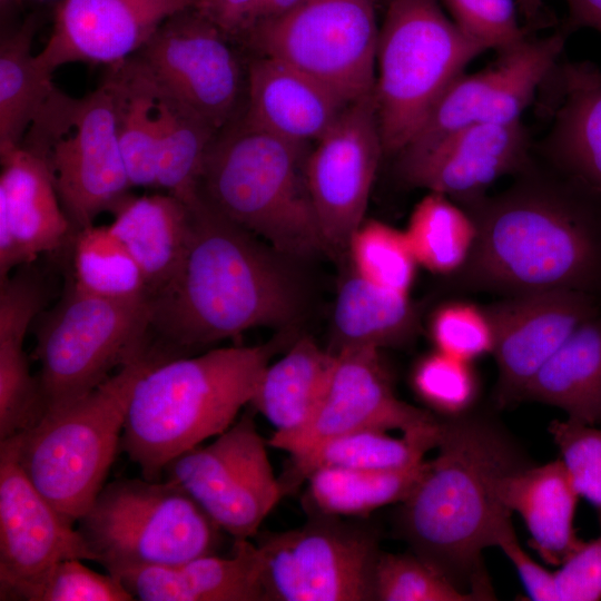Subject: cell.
Listing matches in <instances>:
<instances>
[{
  "label": "cell",
  "instance_id": "1",
  "mask_svg": "<svg viewBox=\"0 0 601 601\" xmlns=\"http://www.w3.org/2000/svg\"><path fill=\"white\" fill-rule=\"evenodd\" d=\"M436 449L401 503L400 534L456 588L475 600L495 599L482 553L515 532L497 484L531 463L504 427L466 413L442 418Z\"/></svg>",
  "mask_w": 601,
  "mask_h": 601
},
{
  "label": "cell",
  "instance_id": "2",
  "mask_svg": "<svg viewBox=\"0 0 601 601\" xmlns=\"http://www.w3.org/2000/svg\"><path fill=\"white\" fill-rule=\"evenodd\" d=\"M183 267L151 300V326L174 348H197L260 326L289 327L299 285L285 256L233 223L199 194Z\"/></svg>",
  "mask_w": 601,
  "mask_h": 601
},
{
  "label": "cell",
  "instance_id": "3",
  "mask_svg": "<svg viewBox=\"0 0 601 601\" xmlns=\"http://www.w3.org/2000/svg\"><path fill=\"white\" fill-rule=\"evenodd\" d=\"M568 190L514 188L480 209L473 265L489 285L518 294L601 289V203Z\"/></svg>",
  "mask_w": 601,
  "mask_h": 601
},
{
  "label": "cell",
  "instance_id": "4",
  "mask_svg": "<svg viewBox=\"0 0 601 601\" xmlns=\"http://www.w3.org/2000/svg\"><path fill=\"white\" fill-rule=\"evenodd\" d=\"M294 337L230 346L193 357H174L148 370L129 402L121 449L142 477L160 480L177 456L216 437L254 395L272 358Z\"/></svg>",
  "mask_w": 601,
  "mask_h": 601
},
{
  "label": "cell",
  "instance_id": "5",
  "mask_svg": "<svg viewBox=\"0 0 601 601\" xmlns=\"http://www.w3.org/2000/svg\"><path fill=\"white\" fill-rule=\"evenodd\" d=\"M308 146L245 122L219 130L204 159L198 194L219 214L288 259L325 252L306 179Z\"/></svg>",
  "mask_w": 601,
  "mask_h": 601
},
{
  "label": "cell",
  "instance_id": "6",
  "mask_svg": "<svg viewBox=\"0 0 601 601\" xmlns=\"http://www.w3.org/2000/svg\"><path fill=\"white\" fill-rule=\"evenodd\" d=\"M167 358L150 344L96 388L21 433L20 461L46 499L75 524L89 509L121 447L134 387Z\"/></svg>",
  "mask_w": 601,
  "mask_h": 601
},
{
  "label": "cell",
  "instance_id": "7",
  "mask_svg": "<svg viewBox=\"0 0 601 601\" xmlns=\"http://www.w3.org/2000/svg\"><path fill=\"white\" fill-rule=\"evenodd\" d=\"M485 49L440 0H388L380 27L376 110L385 155H398L465 67Z\"/></svg>",
  "mask_w": 601,
  "mask_h": 601
},
{
  "label": "cell",
  "instance_id": "8",
  "mask_svg": "<svg viewBox=\"0 0 601 601\" xmlns=\"http://www.w3.org/2000/svg\"><path fill=\"white\" fill-rule=\"evenodd\" d=\"M77 523L93 561L110 574L216 553L223 532L168 479H119L105 484Z\"/></svg>",
  "mask_w": 601,
  "mask_h": 601
},
{
  "label": "cell",
  "instance_id": "9",
  "mask_svg": "<svg viewBox=\"0 0 601 601\" xmlns=\"http://www.w3.org/2000/svg\"><path fill=\"white\" fill-rule=\"evenodd\" d=\"M20 146L45 162L75 231L93 225L131 188L107 79L80 98L55 87Z\"/></svg>",
  "mask_w": 601,
  "mask_h": 601
},
{
  "label": "cell",
  "instance_id": "10",
  "mask_svg": "<svg viewBox=\"0 0 601 601\" xmlns=\"http://www.w3.org/2000/svg\"><path fill=\"white\" fill-rule=\"evenodd\" d=\"M150 326L149 298L100 297L69 282L37 336L43 416L86 395L145 349Z\"/></svg>",
  "mask_w": 601,
  "mask_h": 601
},
{
  "label": "cell",
  "instance_id": "11",
  "mask_svg": "<svg viewBox=\"0 0 601 601\" xmlns=\"http://www.w3.org/2000/svg\"><path fill=\"white\" fill-rule=\"evenodd\" d=\"M377 0H304L237 42L315 79L345 104L375 87Z\"/></svg>",
  "mask_w": 601,
  "mask_h": 601
},
{
  "label": "cell",
  "instance_id": "12",
  "mask_svg": "<svg viewBox=\"0 0 601 601\" xmlns=\"http://www.w3.org/2000/svg\"><path fill=\"white\" fill-rule=\"evenodd\" d=\"M264 601H374L382 552L370 528L309 515L302 526L256 534Z\"/></svg>",
  "mask_w": 601,
  "mask_h": 601
},
{
  "label": "cell",
  "instance_id": "13",
  "mask_svg": "<svg viewBox=\"0 0 601 601\" xmlns=\"http://www.w3.org/2000/svg\"><path fill=\"white\" fill-rule=\"evenodd\" d=\"M267 446L253 416L243 414L211 443L177 456L164 472L223 532L250 540L287 492Z\"/></svg>",
  "mask_w": 601,
  "mask_h": 601
},
{
  "label": "cell",
  "instance_id": "14",
  "mask_svg": "<svg viewBox=\"0 0 601 601\" xmlns=\"http://www.w3.org/2000/svg\"><path fill=\"white\" fill-rule=\"evenodd\" d=\"M231 41L199 10L188 9L168 18L132 57L161 93L218 132L245 107L246 68Z\"/></svg>",
  "mask_w": 601,
  "mask_h": 601
},
{
  "label": "cell",
  "instance_id": "15",
  "mask_svg": "<svg viewBox=\"0 0 601 601\" xmlns=\"http://www.w3.org/2000/svg\"><path fill=\"white\" fill-rule=\"evenodd\" d=\"M306 179L325 252L343 256L363 224L384 154L374 90L348 104L316 141Z\"/></svg>",
  "mask_w": 601,
  "mask_h": 601
},
{
  "label": "cell",
  "instance_id": "16",
  "mask_svg": "<svg viewBox=\"0 0 601 601\" xmlns=\"http://www.w3.org/2000/svg\"><path fill=\"white\" fill-rule=\"evenodd\" d=\"M569 32L564 28L543 38H526L499 53V59L485 69L459 76L398 158L417 156L467 126L522 120V114L562 59Z\"/></svg>",
  "mask_w": 601,
  "mask_h": 601
},
{
  "label": "cell",
  "instance_id": "17",
  "mask_svg": "<svg viewBox=\"0 0 601 601\" xmlns=\"http://www.w3.org/2000/svg\"><path fill=\"white\" fill-rule=\"evenodd\" d=\"M20 434L0 441V599L19 600L66 559L93 561L82 535L46 499L20 461Z\"/></svg>",
  "mask_w": 601,
  "mask_h": 601
},
{
  "label": "cell",
  "instance_id": "18",
  "mask_svg": "<svg viewBox=\"0 0 601 601\" xmlns=\"http://www.w3.org/2000/svg\"><path fill=\"white\" fill-rule=\"evenodd\" d=\"M334 354L326 387L311 422L284 450L290 456L325 440L361 430H397L402 434L440 432L442 418L396 397L378 349L354 347Z\"/></svg>",
  "mask_w": 601,
  "mask_h": 601
},
{
  "label": "cell",
  "instance_id": "19",
  "mask_svg": "<svg viewBox=\"0 0 601 601\" xmlns=\"http://www.w3.org/2000/svg\"><path fill=\"white\" fill-rule=\"evenodd\" d=\"M201 0H61L52 31L36 53L49 73L67 63L114 66L135 56L171 16Z\"/></svg>",
  "mask_w": 601,
  "mask_h": 601
},
{
  "label": "cell",
  "instance_id": "20",
  "mask_svg": "<svg viewBox=\"0 0 601 601\" xmlns=\"http://www.w3.org/2000/svg\"><path fill=\"white\" fill-rule=\"evenodd\" d=\"M595 296L572 289L518 294L491 307L489 318L499 368V402L522 398L538 371L598 311Z\"/></svg>",
  "mask_w": 601,
  "mask_h": 601
},
{
  "label": "cell",
  "instance_id": "21",
  "mask_svg": "<svg viewBox=\"0 0 601 601\" xmlns=\"http://www.w3.org/2000/svg\"><path fill=\"white\" fill-rule=\"evenodd\" d=\"M530 147L522 120L477 124L417 156L398 158V169L410 185L474 204L495 180L524 167Z\"/></svg>",
  "mask_w": 601,
  "mask_h": 601
},
{
  "label": "cell",
  "instance_id": "22",
  "mask_svg": "<svg viewBox=\"0 0 601 601\" xmlns=\"http://www.w3.org/2000/svg\"><path fill=\"white\" fill-rule=\"evenodd\" d=\"M0 280L40 254L62 247L75 229L45 162L19 146L0 152Z\"/></svg>",
  "mask_w": 601,
  "mask_h": 601
},
{
  "label": "cell",
  "instance_id": "23",
  "mask_svg": "<svg viewBox=\"0 0 601 601\" xmlns=\"http://www.w3.org/2000/svg\"><path fill=\"white\" fill-rule=\"evenodd\" d=\"M542 89L551 117L545 150L572 184L601 201L600 68L561 59Z\"/></svg>",
  "mask_w": 601,
  "mask_h": 601
},
{
  "label": "cell",
  "instance_id": "24",
  "mask_svg": "<svg viewBox=\"0 0 601 601\" xmlns=\"http://www.w3.org/2000/svg\"><path fill=\"white\" fill-rule=\"evenodd\" d=\"M246 75L243 120L298 145L309 147L318 141L348 105L315 79L272 57L255 55Z\"/></svg>",
  "mask_w": 601,
  "mask_h": 601
},
{
  "label": "cell",
  "instance_id": "25",
  "mask_svg": "<svg viewBox=\"0 0 601 601\" xmlns=\"http://www.w3.org/2000/svg\"><path fill=\"white\" fill-rule=\"evenodd\" d=\"M260 570L259 551L250 539L234 540L228 556L208 553L112 575L141 601H264Z\"/></svg>",
  "mask_w": 601,
  "mask_h": 601
},
{
  "label": "cell",
  "instance_id": "26",
  "mask_svg": "<svg viewBox=\"0 0 601 601\" xmlns=\"http://www.w3.org/2000/svg\"><path fill=\"white\" fill-rule=\"evenodd\" d=\"M110 213L108 227L138 264L154 300L177 278L186 258L193 230L189 205L168 193H128Z\"/></svg>",
  "mask_w": 601,
  "mask_h": 601
},
{
  "label": "cell",
  "instance_id": "27",
  "mask_svg": "<svg viewBox=\"0 0 601 601\" xmlns=\"http://www.w3.org/2000/svg\"><path fill=\"white\" fill-rule=\"evenodd\" d=\"M45 304L38 276L19 269L0 280V441L35 427L45 408L23 348L32 319Z\"/></svg>",
  "mask_w": 601,
  "mask_h": 601
},
{
  "label": "cell",
  "instance_id": "28",
  "mask_svg": "<svg viewBox=\"0 0 601 601\" xmlns=\"http://www.w3.org/2000/svg\"><path fill=\"white\" fill-rule=\"evenodd\" d=\"M501 502L524 521L531 546L552 565H561L583 543L574 530L579 493L561 459L526 465L497 484Z\"/></svg>",
  "mask_w": 601,
  "mask_h": 601
},
{
  "label": "cell",
  "instance_id": "29",
  "mask_svg": "<svg viewBox=\"0 0 601 601\" xmlns=\"http://www.w3.org/2000/svg\"><path fill=\"white\" fill-rule=\"evenodd\" d=\"M335 354L303 336L263 371L250 403L274 427L269 446L284 451L311 422Z\"/></svg>",
  "mask_w": 601,
  "mask_h": 601
},
{
  "label": "cell",
  "instance_id": "30",
  "mask_svg": "<svg viewBox=\"0 0 601 601\" xmlns=\"http://www.w3.org/2000/svg\"><path fill=\"white\" fill-rule=\"evenodd\" d=\"M522 398L556 406L583 424H601L600 313L574 329L530 381Z\"/></svg>",
  "mask_w": 601,
  "mask_h": 601
},
{
  "label": "cell",
  "instance_id": "31",
  "mask_svg": "<svg viewBox=\"0 0 601 601\" xmlns=\"http://www.w3.org/2000/svg\"><path fill=\"white\" fill-rule=\"evenodd\" d=\"M415 319L407 294L381 287L353 269L338 288L329 351L401 344L413 333Z\"/></svg>",
  "mask_w": 601,
  "mask_h": 601
},
{
  "label": "cell",
  "instance_id": "32",
  "mask_svg": "<svg viewBox=\"0 0 601 601\" xmlns=\"http://www.w3.org/2000/svg\"><path fill=\"white\" fill-rule=\"evenodd\" d=\"M116 130L131 187L156 188L158 155L157 89L134 58L110 66Z\"/></svg>",
  "mask_w": 601,
  "mask_h": 601
},
{
  "label": "cell",
  "instance_id": "33",
  "mask_svg": "<svg viewBox=\"0 0 601 601\" xmlns=\"http://www.w3.org/2000/svg\"><path fill=\"white\" fill-rule=\"evenodd\" d=\"M427 460L395 470H358L324 466L304 480V509L308 515L365 516L402 503L421 479Z\"/></svg>",
  "mask_w": 601,
  "mask_h": 601
},
{
  "label": "cell",
  "instance_id": "34",
  "mask_svg": "<svg viewBox=\"0 0 601 601\" xmlns=\"http://www.w3.org/2000/svg\"><path fill=\"white\" fill-rule=\"evenodd\" d=\"M437 433L402 434L394 437L386 431L361 430L321 442L312 449L290 456V467L282 480L286 491L303 483L315 469L324 466L358 470H395L424 461L436 449Z\"/></svg>",
  "mask_w": 601,
  "mask_h": 601
},
{
  "label": "cell",
  "instance_id": "35",
  "mask_svg": "<svg viewBox=\"0 0 601 601\" xmlns=\"http://www.w3.org/2000/svg\"><path fill=\"white\" fill-rule=\"evenodd\" d=\"M35 17L0 41V152L19 147L33 118L52 89V75L32 52Z\"/></svg>",
  "mask_w": 601,
  "mask_h": 601
},
{
  "label": "cell",
  "instance_id": "36",
  "mask_svg": "<svg viewBox=\"0 0 601 601\" xmlns=\"http://www.w3.org/2000/svg\"><path fill=\"white\" fill-rule=\"evenodd\" d=\"M157 114L156 188L188 203L198 195L204 159L217 132L158 89Z\"/></svg>",
  "mask_w": 601,
  "mask_h": 601
},
{
  "label": "cell",
  "instance_id": "37",
  "mask_svg": "<svg viewBox=\"0 0 601 601\" xmlns=\"http://www.w3.org/2000/svg\"><path fill=\"white\" fill-rule=\"evenodd\" d=\"M71 282L100 297L149 298L141 269L108 225H91L75 233Z\"/></svg>",
  "mask_w": 601,
  "mask_h": 601
},
{
  "label": "cell",
  "instance_id": "38",
  "mask_svg": "<svg viewBox=\"0 0 601 601\" xmlns=\"http://www.w3.org/2000/svg\"><path fill=\"white\" fill-rule=\"evenodd\" d=\"M405 235L418 264L450 273L470 256L476 226L449 197L430 193L415 206Z\"/></svg>",
  "mask_w": 601,
  "mask_h": 601
},
{
  "label": "cell",
  "instance_id": "39",
  "mask_svg": "<svg viewBox=\"0 0 601 601\" xmlns=\"http://www.w3.org/2000/svg\"><path fill=\"white\" fill-rule=\"evenodd\" d=\"M347 254L353 269L362 277L381 287L408 293L417 260L405 231L381 221L363 223L353 235Z\"/></svg>",
  "mask_w": 601,
  "mask_h": 601
},
{
  "label": "cell",
  "instance_id": "40",
  "mask_svg": "<svg viewBox=\"0 0 601 601\" xmlns=\"http://www.w3.org/2000/svg\"><path fill=\"white\" fill-rule=\"evenodd\" d=\"M373 594L374 601L475 600L413 552H381L374 572Z\"/></svg>",
  "mask_w": 601,
  "mask_h": 601
},
{
  "label": "cell",
  "instance_id": "41",
  "mask_svg": "<svg viewBox=\"0 0 601 601\" xmlns=\"http://www.w3.org/2000/svg\"><path fill=\"white\" fill-rule=\"evenodd\" d=\"M80 559H66L52 566L38 582L24 590L27 601H131L122 582L108 573H98Z\"/></svg>",
  "mask_w": 601,
  "mask_h": 601
},
{
  "label": "cell",
  "instance_id": "42",
  "mask_svg": "<svg viewBox=\"0 0 601 601\" xmlns=\"http://www.w3.org/2000/svg\"><path fill=\"white\" fill-rule=\"evenodd\" d=\"M457 28L485 50L505 52L528 38L516 0H440Z\"/></svg>",
  "mask_w": 601,
  "mask_h": 601
},
{
  "label": "cell",
  "instance_id": "43",
  "mask_svg": "<svg viewBox=\"0 0 601 601\" xmlns=\"http://www.w3.org/2000/svg\"><path fill=\"white\" fill-rule=\"evenodd\" d=\"M413 385L418 396L447 417L466 413L476 396V380L469 362L440 351L417 363Z\"/></svg>",
  "mask_w": 601,
  "mask_h": 601
},
{
  "label": "cell",
  "instance_id": "44",
  "mask_svg": "<svg viewBox=\"0 0 601 601\" xmlns=\"http://www.w3.org/2000/svg\"><path fill=\"white\" fill-rule=\"evenodd\" d=\"M549 432L577 492L601 515V428L566 418L551 422Z\"/></svg>",
  "mask_w": 601,
  "mask_h": 601
},
{
  "label": "cell",
  "instance_id": "45",
  "mask_svg": "<svg viewBox=\"0 0 601 601\" xmlns=\"http://www.w3.org/2000/svg\"><path fill=\"white\" fill-rule=\"evenodd\" d=\"M437 351L470 362L492 353L493 335L486 314L466 304L439 309L431 324Z\"/></svg>",
  "mask_w": 601,
  "mask_h": 601
},
{
  "label": "cell",
  "instance_id": "46",
  "mask_svg": "<svg viewBox=\"0 0 601 601\" xmlns=\"http://www.w3.org/2000/svg\"><path fill=\"white\" fill-rule=\"evenodd\" d=\"M304 0H201L197 8L233 41L275 21Z\"/></svg>",
  "mask_w": 601,
  "mask_h": 601
},
{
  "label": "cell",
  "instance_id": "47",
  "mask_svg": "<svg viewBox=\"0 0 601 601\" xmlns=\"http://www.w3.org/2000/svg\"><path fill=\"white\" fill-rule=\"evenodd\" d=\"M558 601L601 599V535L584 542L554 572Z\"/></svg>",
  "mask_w": 601,
  "mask_h": 601
},
{
  "label": "cell",
  "instance_id": "48",
  "mask_svg": "<svg viewBox=\"0 0 601 601\" xmlns=\"http://www.w3.org/2000/svg\"><path fill=\"white\" fill-rule=\"evenodd\" d=\"M516 569L532 600L558 601L554 572L536 563L520 545L516 533L504 536L497 544Z\"/></svg>",
  "mask_w": 601,
  "mask_h": 601
},
{
  "label": "cell",
  "instance_id": "49",
  "mask_svg": "<svg viewBox=\"0 0 601 601\" xmlns=\"http://www.w3.org/2000/svg\"><path fill=\"white\" fill-rule=\"evenodd\" d=\"M569 11L566 29L591 28L601 33V0H564Z\"/></svg>",
  "mask_w": 601,
  "mask_h": 601
},
{
  "label": "cell",
  "instance_id": "50",
  "mask_svg": "<svg viewBox=\"0 0 601 601\" xmlns=\"http://www.w3.org/2000/svg\"><path fill=\"white\" fill-rule=\"evenodd\" d=\"M520 13L530 23L534 22L542 11L544 0H516Z\"/></svg>",
  "mask_w": 601,
  "mask_h": 601
},
{
  "label": "cell",
  "instance_id": "51",
  "mask_svg": "<svg viewBox=\"0 0 601 601\" xmlns=\"http://www.w3.org/2000/svg\"><path fill=\"white\" fill-rule=\"evenodd\" d=\"M1 4H4L8 0H0Z\"/></svg>",
  "mask_w": 601,
  "mask_h": 601
}]
</instances>
